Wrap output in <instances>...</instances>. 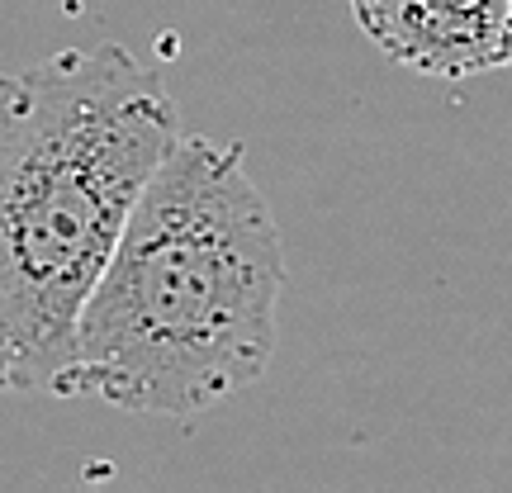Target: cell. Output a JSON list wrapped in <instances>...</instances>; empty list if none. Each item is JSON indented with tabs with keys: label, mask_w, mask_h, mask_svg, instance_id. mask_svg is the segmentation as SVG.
Listing matches in <instances>:
<instances>
[{
	"label": "cell",
	"mask_w": 512,
	"mask_h": 493,
	"mask_svg": "<svg viewBox=\"0 0 512 493\" xmlns=\"http://www.w3.org/2000/svg\"><path fill=\"white\" fill-rule=\"evenodd\" d=\"M285 247L242 143L176 133L76 313L62 399L195 418L275 356Z\"/></svg>",
	"instance_id": "cell-1"
},
{
	"label": "cell",
	"mask_w": 512,
	"mask_h": 493,
	"mask_svg": "<svg viewBox=\"0 0 512 493\" xmlns=\"http://www.w3.org/2000/svg\"><path fill=\"white\" fill-rule=\"evenodd\" d=\"M176 133L171 91L124 43L0 72V389H62L76 313Z\"/></svg>",
	"instance_id": "cell-2"
},
{
	"label": "cell",
	"mask_w": 512,
	"mask_h": 493,
	"mask_svg": "<svg viewBox=\"0 0 512 493\" xmlns=\"http://www.w3.org/2000/svg\"><path fill=\"white\" fill-rule=\"evenodd\" d=\"M351 15L408 72L460 81L503 67L508 0H351Z\"/></svg>",
	"instance_id": "cell-3"
},
{
	"label": "cell",
	"mask_w": 512,
	"mask_h": 493,
	"mask_svg": "<svg viewBox=\"0 0 512 493\" xmlns=\"http://www.w3.org/2000/svg\"><path fill=\"white\" fill-rule=\"evenodd\" d=\"M503 67L512 72V0H508V29H503Z\"/></svg>",
	"instance_id": "cell-4"
}]
</instances>
